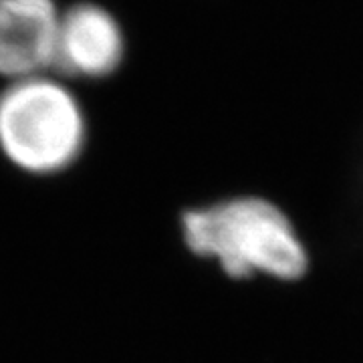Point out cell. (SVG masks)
I'll return each instance as SVG.
<instances>
[{
	"label": "cell",
	"instance_id": "obj_1",
	"mask_svg": "<svg viewBox=\"0 0 363 363\" xmlns=\"http://www.w3.org/2000/svg\"><path fill=\"white\" fill-rule=\"evenodd\" d=\"M182 242L233 283L297 285L309 277L313 252L295 218L262 192H233L186 208Z\"/></svg>",
	"mask_w": 363,
	"mask_h": 363
},
{
	"label": "cell",
	"instance_id": "obj_3",
	"mask_svg": "<svg viewBox=\"0 0 363 363\" xmlns=\"http://www.w3.org/2000/svg\"><path fill=\"white\" fill-rule=\"evenodd\" d=\"M123 30L105 9L81 2L61 13L55 65L71 77L99 79L123 61Z\"/></svg>",
	"mask_w": 363,
	"mask_h": 363
},
{
	"label": "cell",
	"instance_id": "obj_4",
	"mask_svg": "<svg viewBox=\"0 0 363 363\" xmlns=\"http://www.w3.org/2000/svg\"><path fill=\"white\" fill-rule=\"evenodd\" d=\"M59 21L55 0H0V75L18 81L55 65Z\"/></svg>",
	"mask_w": 363,
	"mask_h": 363
},
{
	"label": "cell",
	"instance_id": "obj_2",
	"mask_svg": "<svg viewBox=\"0 0 363 363\" xmlns=\"http://www.w3.org/2000/svg\"><path fill=\"white\" fill-rule=\"evenodd\" d=\"M85 143L77 99L51 79L13 81L0 95V150L30 174L67 168Z\"/></svg>",
	"mask_w": 363,
	"mask_h": 363
}]
</instances>
